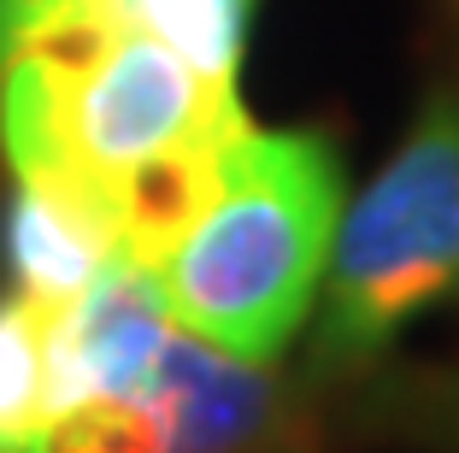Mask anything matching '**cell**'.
Segmentation results:
<instances>
[{
    "label": "cell",
    "instance_id": "6da1fadb",
    "mask_svg": "<svg viewBox=\"0 0 459 453\" xmlns=\"http://www.w3.org/2000/svg\"><path fill=\"white\" fill-rule=\"evenodd\" d=\"M247 124L242 94L195 77L112 18L107 0H65L0 59V147L13 177L77 200L148 271L201 213Z\"/></svg>",
    "mask_w": 459,
    "mask_h": 453
},
{
    "label": "cell",
    "instance_id": "7a4b0ae2",
    "mask_svg": "<svg viewBox=\"0 0 459 453\" xmlns=\"http://www.w3.org/2000/svg\"><path fill=\"white\" fill-rule=\"evenodd\" d=\"M342 218V160L318 130H259L230 142L201 213L153 259L171 324L230 360L271 365L318 301Z\"/></svg>",
    "mask_w": 459,
    "mask_h": 453
},
{
    "label": "cell",
    "instance_id": "3957f363",
    "mask_svg": "<svg viewBox=\"0 0 459 453\" xmlns=\"http://www.w3.org/2000/svg\"><path fill=\"white\" fill-rule=\"evenodd\" d=\"M442 294H459V94H436L377 183L336 218L312 371H365Z\"/></svg>",
    "mask_w": 459,
    "mask_h": 453
},
{
    "label": "cell",
    "instance_id": "277c9868",
    "mask_svg": "<svg viewBox=\"0 0 459 453\" xmlns=\"http://www.w3.org/2000/svg\"><path fill=\"white\" fill-rule=\"evenodd\" d=\"M277 430L283 400L259 365L177 330L142 395L54 430L41 453H271Z\"/></svg>",
    "mask_w": 459,
    "mask_h": 453
},
{
    "label": "cell",
    "instance_id": "5b68a950",
    "mask_svg": "<svg viewBox=\"0 0 459 453\" xmlns=\"http://www.w3.org/2000/svg\"><path fill=\"white\" fill-rule=\"evenodd\" d=\"M112 259H124L112 230L100 218H89L77 200L54 195L41 183L13 188V206H6V271H13L18 294H30L36 307H59V301L89 289Z\"/></svg>",
    "mask_w": 459,
    "mask_h": 453
},
{
    "label": "cell",
    "instance_id": "8992f818",
    "mask_svg": "<svg viewBox=\"0 0 459 453\" xmlns=\"http://www.w3.org/2000/svg\"><path fill=\"white\" fill-rule=\"evenodd\" d=\"M107 6L135 36H148L165 54H177L195 77L236 89L254 0H107Z\"/></svg>",
    "mask_w": 459,
    "mask_h": 453
},
{
    "label": "cell",
    "instance_id": "52a82bcc",
    "mask_svg": "<svg viewBox=\"0 0 459 453\" xmlns=\"http://www.w3.org/2000/svg\"><path fill=\"white\" fill-rule=\"evenodd\" d=\"M41 441V307L0 294V453H36Z\"/></svg>",
    "mask_w": 459,
    "mask_h": 453
},
{
    "label": "cell",
    "instance_id": "ba28073f",
    "mask_svg": "<svg viewBox=\"0 0 459 453\" xmlns=\"http://www.w3.org/2000/svg\"><path fill=\"white\" fill-rule=\"evenodd\" d=\"M65 0H0V59L13 54V41L24 36L30 24H41L48 13H59Z\"/></svg>",
    "mask_w": 459,
    "mask_h": 453
},
{
    "label": "cell",
    "instance_id": "9c48e42d",
    "mask_svg": "<svg viewBox=\"0 0 459 453\" xmlns=\"http://www.w3.org/2000/svg\"><path fill=\"white\" fill-rule=\"evenodd\" d=\"M436 430H442V436L454 441V453H459V383H447L442 400H436Z\"/></svg>",
    "mask_w": 459,
    "mask_h": 453
}]
</instances>
